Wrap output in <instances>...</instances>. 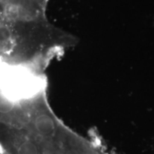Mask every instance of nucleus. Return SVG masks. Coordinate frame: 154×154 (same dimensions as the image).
Returning <instances> with one entry per match:
<instances>
[{
    "label": "nucleus",
    "mask_w": 154,
    "mask_h": 154,
    "mask_svg": "<svg viewBox=\"0 0 154 154\" xmlns=\"http://www.w3.org/2000/svg\"><path fill=\"white\" fill-rule=\"evenodd\" d=\"M45 74L24 66L0 60V96L19 103L47 91Z\"/></svg>",
    "instance_id": "obj_1"
}]
</instances>
